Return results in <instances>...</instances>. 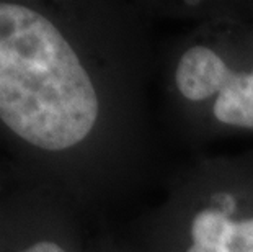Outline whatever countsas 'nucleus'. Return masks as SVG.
Returning <instances> with one entry per match:
<instances>
[{
    "label": "nucleus",
    "instance_id": "nucleus-1",
    "mask_svg": "<svg viewBox=\"0 0 253 252\" xmlns=\"http://www.w3.org/2000/svg\"><path fill=\"white\" fill-rule=\"evenodd\" d=\"M87 69L51 20L0 2V120L46 151L82 143L98 120Z\"/></svg>",
    "mask_w": 253,
    "mask_h": 252
},
{
    "label": "nucleus",
    "instance_id": "nucleus-2",
    "mask_svg": "<svg viewBox=\"0 0 253 252\" xmlns=\"http://www.w3.org/2000/svg\"><path fill=\"white\" fill-rule=\"evenodd\" d=\"M175 85L183 99H214L212 116L225 126L253 130V69L234 71L212 48L191 46L175 67Z\"/></svg>",
    "mask_w": 253,
    "mask_h": 252
},
{
    "label": "nucleus",
    "instance_id": "nucleus-3",
    "mask_svg": "<svg viewBox=\"0 0 253 252\" xmlns=\"http://www.w3.org/2000/svg\"><path fill=\"white\" fill-rule=\"evenodd\" d=\"M185 252H253V214L235 218L219 206L201 208L190 221Z\"/></svg>",
    "mask_w": 253,
    "mask_h": 252
},
{
    "label": "nucleus",
    "instance_id": "nucleus-4",
    "mask_svg": "<svg viewBox=\"0 0 253 252\" xmlns=\"http://www.w3.org/2000/svg\"><path fill=\"white\" fill-rule=\"evenodd\" d=\"M18 252H66L61 246L52 243V241H40L30 248H26L23 251H18Z\"/></svg>",
    "mask_w": 253,
    "mask_h": 252
}]
</instances>
